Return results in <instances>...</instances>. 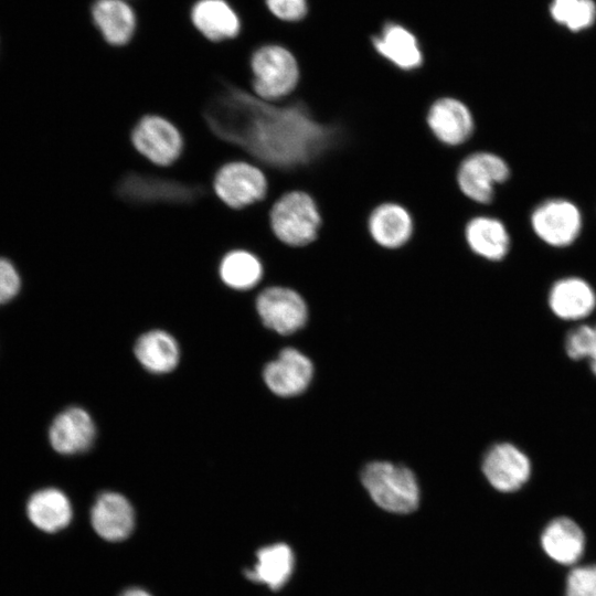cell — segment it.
<instances>
[{
    "instance_id": "cell-1",
    "label": "cell",
    "mask_w": 596,
    "mask_h": 596,
    "mask_svg": "<svg viewBox=\"0 0 596 596\" xmlns=\"http://www.w3.org/2000/svg\"><path fill=\"white\" fill-rule=\"evenodd\" d=\"M251 92L258 98L279 103L296 91L300 67L294 52L284 44L268 42L249 57Z\"/></svg>"
},
{
    "instance_id": "cell-2",
    "label": "cell",
    "mask_w": 596,
    "mask_h": 596,
    "mask_svg": "<svg viewBox=\"0 0 596 596\" xmlns=\"http://www.w3.org/2000/svg\"><path fill=\"white\" fill-rule=\"evenodd\" d=\"M269 224L275 237L289 247L313 243L322 226V216L315 199L302 190L281 194L272 205Z\"/></svg>"
},
{
    "instance_id": "cell-3",
    "label": "cell",
    "mask_w": 596,
    "mask_h": 596,
    "mask_svg": "<svg viewBox=\"0 0 596 596\" xmlns=\"http://www.w3.org/2000/svg\"><path fill=\"white\" fill-rule=\"evenodd\" d=\"M361 480L373 501L386 511L409 513L418 507L417 480L406 467L387 461L370 462L363 468Z\"/></svg>"
},
{
    "instance_id": "cell-4",
    "label": "cell",
    "mask_w": 596,
    "mask_h": 596,
    "mask_svg": "<svg viewBox=\"0 0 596 596\" xmlns=\"http://www.w3.org/2000/svg\"><path fill=\"white\" fill-rule=\"evenodd\" d=\"M212 189L224 205L232 210H243L267 198L268 179L256 163L234 160L217 169Z\"/></svg>"
},
{
    "instance_id": "cell-5",
    "label": "cell",
    "mask_w": 596,
    "mask_h": 596,
    "mask_svg": "<svg viewBox=\"0 0 596 596\" xmlns=\"http://www.w3.org/2000/svg\"><path fill=\"white\" fill-rule=\"evenodd\" d=\"M507 160L492 151H475L460 162L456 180L460 192L481 206H489L497 189L510 178Z\"/></svg>"
},
{
    "instance_id": "cell-6",
    "label": "cell",
    "mask_w": 596,
    "mask_h": 596,
    "mask_svg": "<svg viewBox=\"0 0 596 596\" xmlns=\"http://www.w3.org/2000/svg\"><path fill=\"white\" fill-rule=\"evenodd\" d=\"M134 149L158 168H169L183 152L184 140L179 128L168 118L148 114L130 132Z\"/></svg>"
},
{
    "instance_id": "cell-7",
    "label": "cell",
    "mask_w": 596,
    "mask_h": 596,
    "mask_svg": "<svg viewBox=\"0 0 596 596\" xmlns=\"http://www.w3.org/2000/svg\"><path fill=\"white\" fill-rule=\"evenodd\" d=\"M255 305L263 323L280 334L294 333L307 321L305 299L297 290L286 286L264 288Z\"/></svg>"
},
{
    "instance_id": "cell-8",
    "label": "cell",
    "mask_w": 596,
    "mask_h": 596,
    "mask_svg": "<svg viewBox=\"0 0 596 596\" xmlns=\"http://www.w3.org/2000/svg\"><path fill=\"white\" fill-rule=\"evenodd\" d=\"M371 45L381 58L400 71L413 72L424 64L418 36L400 21H385L371 36Z\"/></svg>"
},
{
    "instance_id": "cell-9",
    "label": "cell",
    "mask_w": 596,
    "mask_h": 596,
    "mask_svg": "<svg viewBox=\"0 0 596 596\" xmlns=\"http://www.w3.org/2000/svg\"><path fill=\"white\" fill-rule=\"evenodd\" d=\"M534 233L546 244L564 247L579 235L582 215L578 207L564 199L544 201L531 215Z\"/></svg>"
},
{
    "instance_id": "cell-10",
    "label": "cell",
    "mask_w": 596,
    "mask_h": 596,
    "mask_svg": "<svg viewBox=\"0 0 596 596\" xmlns=\"http://www.w3.org/2000/svg\"><path fill=\"white\" fill-rule=\"evenodd\" d=\"M482 471L498 491L514 492L530 479L532 467L529 457L510 443L492 446L482 461Z\"/></svg>"
},
{
    "instance_id": "cell-11",
    "label": "cell",
    "mask_w": 596,
    "mask_h": 596,
    "mask_svg": "<svg viewBox=\"0 0 596 596\" xmlns=\"http://www.w3.org/2000/svg\"><path fill=\"white\" fill-rule=\"evenodd\" d=\"M426 123L433 136L447 147L467 143L475 132L470 108L454 97H440L429 107Z\"/></svg>"
},
{
    "instance_id": "cell-12",
    "label": "cell",
    "mask_w": 596,
    "mask_h": 596,
    "mask_svg": "<svg viewBox=\"0 0 596 596\" xmlns=\"http://www.w3.org/2000/svg\"><path fill=\"white\" fill-rule=\"evenodd\" d=\"M313 374L311 361L294 348H285L277 359L266 364L263 377L267 387L283 397L304 392Z\"/></svg>"
},
{
    "instance_id": "cell-13",
    "label": "cell",
    "mask_w": 596,
    "mask_h": 596,
    "mask_svg": "<svg viewBox=\"0 0 596 596\" xmlns=\"http://www.w3.org/2000/svg\"><path fill=\"white\" fill-rule=\"evenodd\" d=\"M96 436L91 415L82 407L73 406L61 412L52 422L49 438L53 449L63 455L87 450Z\"/></svg>"
},
{
    "instance_id": "cell-14",
    "label": "cell",
    "mask_w": 596,
    "mask_h": 596,
    "mask_svg": "<svg viewBox=\"0 0 596 596\" xmlns=\"http://www.w3.org/2000/svg\"><path fill=\"white\" fill-rule=\"evenodd\" d=\"M368 231L380 247L394 251L405 246L412 238L414 222L409 211L394 202L375 206L368 219Z\"/></svg>"
},
{
    "instance_id": "cell-15",
    "label": "cell",
    "mask_w": 596,
    "mask_h": 596,
    "mask_svg": "<svg viewBox=\"0 0 596 596\" xmlns=\"http://www.w3.org/2000/svg\"><path fill=\"white\" fill-rule=\"evenodd\" d=\"M465 240L473 255L488 262L502 260L510 251L511 238L501 219L480 214L465 226Z\"/></svg>"
},
{
    "instance_id": "cell-16",
    "label": "cell",
    "mask_w": 596,
    "mask_h": 596,
    "mask_svg": "<svg viewBox=\"0 0 596 596\" xmlns=\"http://www.w3.org/2000/svg\"><path fill=\"white\" fill-rule=\"evenodd\" d=\"M543 552L554 562L572 566L583 556L586 538L582 528L568 517L551 520L540 536Z\"/></svg>"
},
{
    "instance_id": "cell-17",
    "label": "cell",
    "mask_w": 596,
    "mask_h": 596,
    "mask_svg": "<svg viewBox=\"0 0 596 596\" xmlns=\"http://www.w3.org/2000/svg\"><path fill=\"white\" fill-rule=\"evenodd\" d=\"M96 533L110 542L127 539L135 525L130 502L120 493L104 492L96 499L91 512Z\"/></svg>"
},
{
    "instance_id": "cell-18",
    "label": "cell",
    "mask_w": 596,
    "mask_h": 596,
    "mask_svg": "<svg viewBox=\"0 0 596 596\" xmlns=\"http://www.w3.org/2000/svg\"><path fill=\"white\" fill-rule=\"evenodd\" d=\"M549 306L563 320H581L589 316L596 306L592 286L578 277L557 280L549 294Z\"/></svg>"
},
{
    "instance_id": "cell-19",
    "label": "cell",
    "mask_w": 596,
    "mask_h": 596,
    "mask_svg": "<svg viewBox=\"0 0 596 596\" xmlns=\"http://www.w3.org/2000/svg\"><path fill=\"white\" fill-rule=\"evenodd\" d=\"M191 21L212 42L234 39L241 31V20L225 0L196 1L191 9Z\"/></svg>"
},
{
    "instance_id": "cell-20",
    "label": "cell",
    "mask_w": 596,
    "mask_h": 596,
    "mask_svg": "<svg viewBox=\"0 0 596 596\" xmlns=\"http://www.w3.org/2000/svg\"><path fill=\"white\" fill-rule=\"evenodd\" d=\"M93 21L110 45H126L135 34L137 18L125 0H96L92 6Z\"/></svg>"
},
{
    "instance_id": "cell-21",
    "label": "cell",
    "mask_w": 596,
    "mask_h": 596,
    "mask_svg": "<svg viewBox=\"0 0 596 596\" xmlns=\"http://www.w3.org/2000/svg\"><path fill=\"white\" fill-rule=\"evenodd\" d=\"M26 514L31 523L46 533L57 532L72 520V505L66 494L56 488H45L34 492L26 503Z\"/></svg>"
},
{
    "instance_id": "cell-22",
    "label": "cell",
    "mask_w": 596,
    "mask_h": 596,
    "mask_svg": "<svg viewBox=\"0 0 596 596\" xmlns=\"http://www.w3.org/2000/svg\"><path fill=\"white\" fill-rule=\"evenodd\" d=\"M135 354L146 370L163 374L171 372L178 365L180 349L170 333L163 330H151L137 340Z\"/></svg>"
},
{
    "instance_id": "cell-23",
    "label": "cell",
    "mask_w": 596,
    "mask_h": 596,
    "mask_svg": "<svg viewBox=\"0 0 596 596\" xmlns=\"http://www.w3.org/2000/svg\"><path fill=\"white\" fill-rule=\"evenodd\" d=\"M257 562L252 570H246L248 579L267 585L277 590L289 579L295 564L292 551L287 544L277 543L260 549Z\"/></svg>"
},
{
    "instance_id": "cell-24",
    "label": "cell",
    "mask_w": 596,
    "mask_h": 596,
    "mask_svg": "<svg viewBox=\"0 0 596 596\" xmlns=\"http://www.w3.org/2000/svg\"><path fill=\"white\" fill-rule=\"evenodd\" d=\"M219 276L224 285L235 290H248L263 279L265 270L259 257L247 249H232L220 260Z\"/></svg>"
},
{
    "instance_id": "cell-25",
    "label": "cell",
    "mask_w": 596,
    "mask_h": 596,
    "mask_svg": "<svg viewBox=\"0 0 596 596\" xmlns=\"http://www.w3.org/2000/svg\"><path fill=\"white\" fill-rule=\"evenodd\" d=\"M550 13L555 22L577 32L595 22L596 3L594 0H552Z\"/></svg>"
},
{
    "instance_id": "cell-26",
    "label": "cell",
    "mask_w": 596,
    "mask_h": 596,
    "mask_svg": "<svg viewBox=\"0 0 596 596\" xmlns=\"http://www.w3.org/2000/svg\"><path fill=\"white\" fill-rule=\"evenodd\" d=\"M564 596H596V564L573 567L566 576Z\"/></svg>"
},
{
    "instance_id": "cell-27",
    "label": "cell",
    "mask_w": 596,
    "mask_h": 596,
    "mask_svg": "<svg viewBox=\"0 0 596 596\" xmlns=\"http://www.w3.org/2000/svg\"><path fill=\"white\" fill-rule=\"evenodd\" d=\"M595 347V328L581 324L568 331L565 352L573 360L590 359Z\"/></svg>"
},
{
    "instance_id": "cell-28",
    "label": "cell",
    "mask_w": 596,
    "mask_h": 596,
    "mask_svg": "<svg viewBox=\"0 0 596 596\" xmlns=\"http://www.w3.org/2000/svg\"><path fill=\"white\" fill-rule=\"evenodd\" d=\"M268 12L288 24L302 22L309 14V0H264Z\"/></svg>"
},
{
    "instance_id": "cell-29",
    "label": "cell",
    "mask_w": 596,
    "mask_h": 596,
    "mask_svg": "<svg viewBox=\"0 0 596 596\" xmlns=\"http://www.w3.org/2000/svg\"><path fill=\"white\" fill-rule=\"evenodd\" d=\"M21 288V278L13 264L0 257V305L13 299Z\"/></svg>"
},
{
    "instance_id": "cell-30",
    "label": "cell",
    "mask_w": 596,
    "mask_h": 596,
    "mask_svg": "<svg viewBox=\"0 0 596 596\" xmlns=\"http://www.w3.org/2000/svg\"><path fill=\"white\" fill-rule=\"evenodd\" d=\"M121 596H151L146 590L140 588H131L126 590Z\"/></svg>"
},
{
    "instance_id": "cell-31",
    "label": "cell",
    "mask_w": 596,
    "mask_h": 596,
    "mask_svg": "<svg viewBox=\"0 0 596 596\" xmlns=\"http://www.w3.org/2000/svg\"><path fill=\"white\" fill-rule=\"evenodd\" d=\"M594 328H595V347H594V352L589 359V365H590V370L593 374L596 376V326Z\"/></svg>"
}]
</instances>
